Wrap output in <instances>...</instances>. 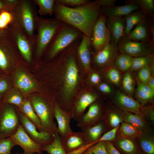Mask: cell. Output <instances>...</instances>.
I'll use <instances>...</instances> for the list:
<instances>
[{
    "instance_id": "1",
    "label": "cell",
    "mask_w": 154,
    "mask_h": 154,
    "mask_svg": "<svg viewBox=\"0 0 154 154\" xmlns=\"http://www.w3.org/2000/svg\"><path fill=\"white\" fill-rule=\"evenodd\" d=\"M101 11L98 0L75 8L66 7L55 1L54 14L55 18L78 29L91 38L94 23Z\"/></svg>"
},
{
    "instance_id": "2",
    "label": "cell",
    "mask_w": 154,
    "mask_h": 154,
    "mask_svg": "<svg viewBox=\"0 0 154 154\" xmlns=\"http://www.w3.org/2000/svg\"><path fill=\"white\" fill-rule=\"evenodd\" d=\"M80 41L75 42L63 50L61 58L65 71L63 95L60 102L58 104L62 110L70 113L72 108V99L78 80L76 51Z\"/></svg>"
},
{
    "instance_id": "3",
    "label": "cell",
    "mask_w": 154,
    "mask_h": 154,
    "mask_svg": "<svg viewBox=\"0 0 154 154\" xmlns=\"http://www.w3.org/2000/svg\"><path fill=\"white\" fill-rule=\"evenodd\" d=\"M64 23L55 18L47 19L38 17L37 23L35 44V55L39 60L51 43Z\"/></svg>"
},
{
    "instance_id": "4",
    "label": "cell",
    "mask_w": 154,
    "mask_h": 154,
    "mask_svg": "<svg viewBox=\"0 0 154 154\" xmlns=\"http://www.w3.org/2000/svg\"><path fill=\"white\" fill-rule=\"evenodd\" d=\"M35 4L33 0H20L12 12L14 21L31 37L35 40L37 15Z\"/></svg>"
},
{
    "instance_id": "5",
    "label": "cell",
    "mask_w": 154,
    "mask_h": 154,
    "mask_svg": "<svg viewBox=\"0 0 154 154\" xmlns=\"http://www.w3.org/2000/svg\"><path fill=\"white\" fill-rule=\"evenodd\" d=\"M83 35L78 29L64 23L45 52L47 58L53 59L73 43L81 39Z\"/></svg>"
},
{
    "instance_id": "6",
    "label": "cell",
    "mask_w": 154,
    "mask_h": 154,
    "mask_svg": "<svg viewBox=\"0 0 154 154\" xmlns=\"http://www.w3.org/2000/svg\"><path fill=\"white\" fill-rule=\"evenodd\" d=\"M5 31L24 60L28 63H31L33 51L35 49V40L30 37L14 21Z\"/></svg>"
},
{
    "instance_id": "7",
    "label": "cell",
    "mask_w": 154,
    "mask_h": 154,
    "mask_svg": "<svg viewBox=\"0 0 154 154\" xmlns=\"http://www.w3.org/2000/svg\"><path fill=\"white\" fill-rule=\"evenodd\" d=\"M30 101L45 131L53 134L57 132V127L54 121L55 102L49 103L37 96H33Z\"/></svg>"
},
{
    "instance_id": "8",
    "label": "cell",
    "mask_w": 154,
    "mask_h": 154,
    "mask_svg": "<svg viewBox=\"0 0 154 154\" xmlns=\"http://www.w3.org/2000/svg\"><path fill=\"white\" fill-rule=\"evenodd\" d=\"M18 112L8 105L0 112V139L10 137L17 131L20 124Z\"/></svg>"
},
{
    "instance_id": "9",
    "label": "cell",
    "mask_w": 154,
    "mask_h": 154,
    "mask_svg": "<svg viewBox=\"0 0 154 154\" xmlns=\"http://www.w3.org/2000/svg\"><path fill=\"white\" fill-rule=\"evenodd\" d=\"M119 52L132 57L154 54V46L147 42L131 40L124 36L117 44Z\"/></svg>"
},
{
    "instance_id": "10",
    "label": "cell",
    "mask_w": 154,
    "mask_h": 154,
    "mask_svg": "<svg viewBox=\"0 0 154 154\" xmlns=\"http://www.w3.org/2000/svg\"><path fill=\"white\" fill-rule=\"evenodd\" d=\"M106 17L101 11L93 27L91 38V46L96 53L110 40L111 36L106 25Z\"/></svg>"
},
{
    "instance_id": "11",
    "label": "cell",
    "mask_w": 154,
    "mask_h": 154,
    "mask_svg": "<svg viewBox=\"0 0 154 154\" xmlns=\"http://www.w3.org/2000/svg\"><path fill=\"white\" fill-rule=\"evenodd\" d=\"M125 36L131 40L147 42L154 46V20L146 17Z\"/></svg>"
},
{
    "instance_id": "12",
    "label": "cell",
    "mask_w": 154,
    "mask_h": 154,
    "mask_svg": "<svg viewBox=\"0 0 154 154\" xmlns=\"http://www.w3.org/2000/svg\"><path fill=\"white\" fill-rule=\"evenodd\" d=\"M5 32V35L0 38V68L4 70L18 60L17 52H19L13 42Z\"/></svg>"
},
{
    "instance_id": "13",
    "label": "cell",
    "mask_w": 154,
    "mask_h": 154,
    "mask_svg": "<svg viewBox=\"0 0 154 154\" xmlns=\"http://www.w3.org/2000/svg\"><path fill=\"white\" fill-rule=\"evenodd\" d=\"M18 116L20 124L35 142L42 146L47 144L53 140L54 134L39 131L35 126L19 110Z\"/></svg>"
},
{
    "instance_id": "14",
    "label": "cell",
    "mask_w": 154,
    "mask_h": 154,
    "mask_svg": "<svg viewBox=\"0 0 154 154\" xmlns=\"http://www.w3.org/2000/svg\"><path fill=\"white\" fill-rule=\"evenodd\" d=\"M119 52L117 44L111 37L107 44L94 54V62L98 66L108 67L113 64Z\"/></svg>"
},
{
    "instance_id": "15",
    "label": "cell",
    "mask_w": 154,
    "mask_h": 154,
    "mask_svg": "<svg viewBox=\"0 0 154 154\" xmlns=\"http://www.w3.org/2000/svg\"><path fill=\"white\" fill-rule=\"evenodd\" d=\"M10 137L17 145H19L23 149L24 154H42L40 149L41 145L31 138L20 124L16 133Z\"/></svg>"
},
{
    "instance_id": "16",
    "label": "cell",
    "mask_w": 154,
    "mask_h": 154,
    "mask_svg": "<svg viewBox=\"0 0 154 154\" xmlns=\"http://www.w3.org/2000/svg\"><path fill=\"white\" fill-rule=\"evenodd\" d=\"M104 113L101 104L96 101L89 106L87 112L79 119L77 125L80 128L94 125L104 120Z\"/></svg>"
},
{
    "instance_id": "17",
    "label": "cell",
    "mask_w": 154,
    "mask_h": 154,
    "mask_svg": "<svg viewBox=\"0 0 154 154\" xmlns=\"http://www.w3.org/2000/svg\"><path fill=\"white\" fill-rule=\"evenodd\" d=\"M114 102L122 111L133 114H142L143 106L137 100L120 91L116 92Z\"/></svg>"
},
{
    "instance_id": "18",
    "label": "cell",
    "mask_w": 154,
    "mask_h": 154,
    "mask_svg": "<svg viewBox=\"0 0 154 154\" xmlns=\"http://www.w3.org/2000/svg\"><path fill=\"white\" fill-rule=\"evenodd\" d=\"M54 118L57 120V132L63 137L72 131L70 126L72 118L70 113L62 110L55 101L54 108Z\"/></svg>"
},
{
    "instance_id": "19",
    "label": "cell",
    "mask_w": 154,
    "mask_h": 154,
    "mask_svg": "<svg viewBox=\"0 0 154 154\" xmlns=\"http://www.w3.org/2000/svg\"><path fill=\"white\" fill-rule=\"evenodd\" d=\"M111 142L121 154H140L141 151L137 139L117 135V138Z\"/></svg>"
},
{
    "instance_id": "20",
    "label": "cell",
    "mask_w": 154,
    "mask_h": 154,
    "mask_svg": "<svg viewBox=\"0 0 154 154\" xmlns=\"http://www.w3.org/2000/svg\"><path fill=\"white\" fill-rule=\"evenodd\" d=\"M97 95L89 93H84L77 100L70 112L72 119L78 122L84 115L86 108L96 101Z\"/></svg>"
},
{
    "instance_id": "21",
    "label": "cell",
    "mask_w": 154,
    "mask_h": 154,
    "mask_svg": "<svg viewBox=\"0 0 154 154\" xmlns=\"http://www.w3.org/2000/svg\"><path fill=\"white\" fill-rule=\"evenodd\" d=\"M91 47V38L83 35L76 48V54L80 62L86 70L90 68Z\"/></svg>"
},
{
    "instance_id": "22",
    "label": "cell",
    "mask_w": 154,
    "mask_h": 154,
    "mask_svg": "<svg viewBox=\"0 0 154 154\" xmlns=\"http://www.w3.org/2000/svg\"><path fill=\"white\" fill-rule=\"evenodd\" d=\"M61 138L62 145L67 153L74 151L88 144L82 132L72 131Z\"/></svg>"
},
{
    "instance_id": "23",
    "label": "cell",
    "mask_w": 154,
    "mask_h": 154,
    "mask_svg": "<svg viewBox=\"0 0 154 154\" xmlns=\"http://www.w3.org/2000/svg\"><path fill=\"white\" fill-rule=\"evenodd\" d=\"M106 25L112 38L117 44L119 40L125 36V23L124 17H106Z\"/></svg>"
},
{
    "instance_id": "24",
    "label": "cell",
    "mask_w": 154,
    "mask_h": 154,
    "mask_svg": "<svg viewBox=\"0 0 154 154\" xmlns=\"http://www.w3.org/2000/svg\"><path fill=\"white\" fill-rule=\"evenodd\" d=\"M80 128L88 143L96 144L103 134L108 131L104 120L93 126Z\"/></svg>"
},
{
    "instance_id": "25",
    "label": "cell",
    "mask_w": 154,
    "mask_h": 154,
    "mask_svg": "<svg viewBox=\"0 0 154 154\" xmlns=\"http://www.w3.org/2000/svg\"><path fill=\"white\" fill-rule=\"evenodd\" d=\"M122 112L123 122L132 125L141 133L151 129L149 123L142 114Z\"/></svg>"
},
{
    "instance_id": "26",
    "label": "cell",
    "mask_w": 154,
    "mask_h": 154,
    "mask_svg": "<svg viewBox=\"0 0 154 154\" xmlns=\"http://www.w3.org/2000/svg\"><path fill=\"white\" fill-rule=\"evenodd\" d=\"M140 9L139 5L134 3H128L125 5L116 6L101 9V11L106 17H124L131 13Z\"/></svg>"
},
{
    "instance_id": "27",
    "label": "cell",
    "mask_w": 154,
    "mask_h": 154,
    "mask_svg": "<svg viewBox=\"0 0 154 154\" xmlns=\"http://www.w3.org/2000/svg\"><path fill=\"white\" fill-rule=\"evenodd\" d=\"M137 87L135 92L136 100L143 106L150 103L154 97V91L147 84L141 82L136 78Z\"/></svg>"
},
{
    "instance_id": "28",
    "label": "cell",
    "mask_w": 154,
    "mask_h": 154,
    "mask_svg": "<svg viewBox=\"0 0 154 154\" xmlns=\"http://www.w3.org/2000/svg\"><path fill=\"white\" fill-rule=\"evenodd\" d=\"M19 108V111L35 126L39 131L46 132L42 127L40 121L34 111L30 100L24 99Z\"/></svg>"
},
{
    "instance_id": "29",
    "label": "cell",
    "mask_w": 154,
    "mask_h": 154,
    "mask_svg": "<svg viewBox=\"0 0 154 154\" xmlns=\"http://www.w3.org/2000/svg\"><path fill=\"white\" fill-rule=\"evenodd\" d=\"M15 79L17 86L24 92H31L36 87L35 82L31 77L22 71H18L16 72Z\"/></svg>"
},
{
    "instance_id": "30",
    "label": "cell",
    "mask_w": 154,
    "mask_h": 154,
    "mask_svg": "<svg viewBox=\"0 0 154 154\" xmlns=\"http://www.w3.org/2000/svg\"><path fill=\"white\" fill-rule=\"evenodd\" d=\"M137 140L141 152L146 154H154V137L151 129L141 133Z\"/></svg>"
},
{
    "instance_id": "31",
    "label": "cell",
    "mask_w": 154,
    "mask_h": 154,
    "mask_svg": "<svg viewBox=\"0 0 154 154\" xmlns=\"http://www.w3.org/2000/svg\"><path fill=\"white\" fill-rule=\"evenodd\" d=\"M125 19V36H126L134 27L147 17L140 9L124 17Z\"/></svg>"
},
{
    "instance_id": "32",
    "label": "cell",
    "mask_w": 154,
    "mask_h": 154,
    "mask_svg": "<svg viewBox=\"0 0 154 154\" xmlns=\"http://www.w3.org/2000/svg\"><path fill=\"white\" fill-rule=\"evenodd\" d=\"M104 120L108 131L123 122V112L112 110L105 112Z\"/></svg>"
},
{
    "instance_id": "33",
    "label": "cell",
    "mask_w": 154,
    "mask_h": 154,
    "mask_svg": "<svg viewBox=\"0 0 154 154\" xmlns=\"http://www.w3.org/2000/svg\"><path fill=\"white\" fill-rule=\"evenodd\" d=\"M61 139V137L56 132L54 133V139L51 142L41 146V151H45L49 154H67L63 147Z\"/></svg>"
},
{
    "instance_id": "34",
    "label": "cell",
    "mask_w": 154,
    "mask_h": 154,
    "mask_svg": "<svg viewBox=\"0 0 154 154\" xmlns=\"http://www.w3.org/2000/svg\"><path fill=\"white\" fill-rule=\"evenodd\" d=\"M125 2L126 4L132 3L138 5L147 17L154 20V0H128Z\"/></svg>"
},
{
    "instance_id": "35",
    "label": "cell",
    "mask_w": 154,
    "mask_h": 154,
    "mask_svg": "<svg viewBox=\"0 0 154 154\" xmlns=\"http://www.w3.org/2000/svg\"><path fill=\"white\" fill-rule=\"evenodd\" d=\"M34 3L38 7L37 13L40 16L49 15L51 16L54 14L55 0H33Z\"/></svg>"
},
{
    "instance_id": "36",
    "label": "cell",
    "mask_w": 154,
    "mask_h": 154,
    "mask_svg": "<svg viewBox=\"0 0 154 154\" xmlns=\"http://www.w3.org/2000/svg\"><path fill=\"white\" fill-rule=\"evenodd\" d=\"M154 64V54L132 57L130 70H139L146 66Z\"/></svg>"
},
{
    "instance_id": "37",
    "label": "cell",
    "mask_w": 154,
    "mask_h": 154,
    "mask_svg": "<svg viewBox=\"0 0 154 154\" xmlns=\"http://www.w3.org/2000/svg\"><path fill=\"white\" fill-rule=\"evenodd\" d=\"M132 58L126 54L119 52L113 64L119 71L126 72L130 69Z\"/></svg>"
},
{
    "instance_id": "38",
    "label": "cell",
    "mask_w": 154,
    "mask_h": 154,
    "mask_svg": "<svg viewBox=\"0 0 154 154\" xmlns=\"http://www.w3.org/2000/svg\"><path fill=\"white\" fill-rule=\"evenodd\" d=\"M141 133L130 124L123 122L119 129L117 135L128 138L137 139Z\"/></svg>"
},
{
    "instance_id": "39",
    "label": "cell",
    "mask_w": 154,
    "mask_h": 154,
    "mask_svg": "<svg viewBox=\"0 0 154 154\" xmlns=\"http://www.w3.org/2000/svg\"><path fill=\"white\" fill-rule=\"evenodd\" d=\"M121 83L126 95L132 97L134 94L135 83L132 75L129 71L126 72L124 74Z\"/></svg>"
},
{
    "instance_id": "40",
    "label": "cell",
    "mask_w": 154,
    "mask_h": 154,
    "mask_svg": "<svg viewBox=\"0 0 154 154\" xmlns=\"http://www.w3.org/2000/svg\"><path fill=\"white\" fill-rule=\"evenodd\" d=\"M107 68L106 74L107 79L114 84L119 86L121 83L122 79L120 71L113 64Z\"/></svg>"
},
{
    "instance_id": "41",
    "label": "cell",
    "mask_w": 154,
    "mask_h": 154,
    "mask_svg": "<svg viewBox=\"0 0 154 154\" xmlns=\"http://www.w3.org/2000/svg\"><path fill=\"white\" fill-rule=\"evenodd\" d=\"M14 16L11 12L4 11L0 13V30L3 31L7 28L14 21Z\"/></svg>"
},
{
    "instance_id": "42",
    "label": "cell",
    "mask_w": 154,
    "mask_h": 154,
    "mask_svg": "<svg viewBox=\"0 0 154 154\" xmlns=\"http://www.w3.org/2000/svg\"><path fill=\"white\" fill-rule=\"evenodd\" d=\"M17 145L11 137L0 139V154H11L12 148Z\"/></svg>"
},
{
    "instance_id": "43",
    "label": "cell",
    "mask_w": 154,
    "mask_h": 154,
    "mask_svg": "<svg viewBox=\"0 0 154 154\" xmlns=\"http://www.w3.org/2000/svg\"><path fill=\"white\" fill-rule=\"evenodd\" d=\"M154 64L146 66L138 70L137 78L141 82L147 84L153 74L151 70Z\"/></svg>"
},
{
    "instance_id": "44",
    "label": "cell",
    "mask_w": 154,
    "mask_h": 154,
    "mask_svg": "<svg viewBox=\"0 0 154 154\" xmlns=\"http://www.w3.org/2000/svg\"><path fill=\"white\" fill-rule=\"evenodd\" d=\"M90 1L89 0H56V2L67 7L75 8L83 5Z\"/></svg>"
},
{
    "instance_id": "45",
    "label": "cell",
    "mask_w": 154,
    "mask_h": 154,
    "mask_svg": "<svg viewBox=\"0 0 154 154\" xmlns=\"http://www.w3.org/2000/svg\"><path fill=\"white\" fill-rule=\"evenodd\" d=\"M120 125L104 133L98 141H109L111 142L115 140L117 137V132Z\"/></svg>"
},
{
    "instance_id": "46",
    "label": "cell",
    "mask_w": 154,
    "mask_h": 154,
    "mask_svg": "<svg viewBox=\"0 0 154 154\" xmlns=\"http://www.w3.org/2000/svg\"><path fill=\"white\" fill-rule=\"evenodd\" d=\"M89 148L93 154H109L105 141H99Z\"/></svg>"
},
{
    "instance_id": "47",
    "label": "cell",
    "mask_w": 154,
    "mask_h": 154,
    "mask_svg": "<svg viewBox=\"0 0 154 154\" xmlns=\"http://www.w3.org/2000/svg\"><path fill=\"white\" fill-rule=\"evenodd\" d=\"M141 113L149 123L153 125L154 123V110L153 106H143Z\"/></svg>"
},
{
    "instance_id": "48",
    "label": "cell",
    "mask_w": 154,
    "mask_h": 154,
    "mask_svg": "<svg viewBox=\"0 0 154 154\" xmlns=\"http://www.w3.org/2000/svg\"><path fill=\"white\" fill-rule=\"evenodd\" d=\"M24 100L23 97L18 94H14L8 97L7 99L8 104L16 106L19 107L22 104Z\"/></svg>"
},
{
    "instance_id": "49",
    "label": "cell",
    "mask_w": 154,
    "mask_h": 154,
    "mask_svg": "<svg viewBox=\"0 0 154 154\" xmlns=\"http://www.w3.org/2000/svg\"><path fill=\"white\" fill-rule=\"evenodd\" d=\"M101 9L110 7L114 5L117 1L116 0H98Z\"/></svg>"
},
{
    "instance_id": "50",
    "label": "cell",
    "mask_w": 154,
    "mask_h": 154,
    "mask_svg": "<svg viewBox=\"0 0 154 154\" xmlns=\"http://www.w3.org/2000/svg\"><path fill=\"white\" fill-rule=\"evenodd\" d=\"M10 11L12 12L18 5L20 0H4Z\"/></svg>"
},
{
    "instance_id": "51",
    "label": "cell",
    "mask_w": 154,
    "mask_h": 154,
    "mask_svg": "<svg viewBox=\"0 0 154 154\" xmlns=\"http://www.w3.org/2000/svg\"><path fill=\"white\" fill-rule=\"evenodd\" d=\"M107 150L109 154H121L109 141H105Z\"/></svg>"
},
{
    "instance_id": "52",
    "label": "cell",
    "mask_w": 154,
    "mask_h": 154,
    "mask_svg": "<svg viewBox=\"0 0 154 154\" xmlns=\"http://www.w3.org/2000/svg\"><path fill=\"white\" fill-rule=\"evenodd\" d=\"M99 89L102 92L106 94H110L112 91L110 86L105 83L101 84L99 86Z\"/></svg>"
},
{
    "instance_id": "53",
    "label": "cell",
    "mask_w": 154,
    "mask_h": 154,
    "mask_svg": "<svg viewBox=\"0 0 154 154\" xmlns=\"http://www.w3.org/2000/svg\"><path fill=\"white\" fill-rule=\"evenodd\" d=\"M90 80L92 83L96 84L99 83L100 78L99 74L94 72L91 75L90 77Z\"/></svg>"
},
{
    "instance_id": "54",
    "label": "cell",
    "mask_w": 154,
    "mask_h": 154,
    "mask_svg": "<svg viewBox=\"0 0 154 154\" xmlns=\"http://www.w3.org/2000/svg\"><path fill=\"white\" fill-rule=\"evenodd\" d=\"M8 87V84L5 80H2L0 81V93L5 92Z\"/></svg>"
},
{
    "instance_id": "55",
    "label": "cell",
    "mask_w": 154,
    "mask_h": 154,
    "mask_svg": "<svg viewBox=\"0 0 154 154\" xmlns=\"http://www.w3.org/2000/svg\"><path fill=\"white\" fill-rule=\"evenodd\" d=\"M4 11H10L5 0H0V13Z\"/></svg>"
},
{
    "instance_id": "56",
    "label": "cell",
    "mask_w": 154,
    "mask_h": 154,
    "mask_svg": "<svg viewBox=\"0 0 154 154\" xmlns=\"http://www.w3.org/2000/svg\"><path fill=\"white\" fill-rule=\"evenodd\" d=\"M147 84L151 89L154 91V77L153 74Z\"/></svg>"
},
{
    "instance_id": "57",
    "label": "cell",
    "mask_w": 154,
    "mask_h": 154,
    "mask_svg": "<svg viewBox=\"0 0 154 154\" xmlns=\"http://www.w3.org/2000/svg\"><path fill=\"white\" fill-rule=\"evenodd\" d=\"M83 154H93L89 148Z\"/></svg>"
},
{
    "instance_id": "58",
    "label": "cell",
    "mask_w": 154,
    "mask_h": 154,
    "mask_svg": "<svg viewBox=\"0 0 154 154\" xmlns=\"http://www.w3.org/2000/svg\"><path fill=\"white\" fill-rule=\"evenodd\" d=\"M5 34V33L4 31L0 30V38L4 36Z\"/></svg>"
},
{
    "instance_id": "59",
    "label": "cell",
    "mask_w": 154,
    "mask_h": 154,
    "mask_svg": "<svg viewBox=\"0 0 154 154\" xmlns=\"http://www.w3.org/2000/svg\"><path fill=\"white\" fill-rule=\"evenodd\" d=\"M140 154H146L141 151V153H140Z\"/></svg>"
},
{
    "instance_id": "60",
    "label": "cell",
    "mask_w": 154,
    "mask_h": 154,
    "mask_svg": "<svg viewBox=\"0 0 154 154\" xmlns=\"http://www.w3.org/2000/svg\"><path fill=\"white\" fill-rule=\"evenodd\" d=\"M20 154H24L23 153H20ZM37 154V153H31V154Z\"/></svg>"
},
{
    "instance_id": "61",
    "label": "cell",
    "mask_w": 154,
    "mask_h": 154,
    "mask_svg": "<svg viewBox=\"0 0 154 154\" xmlns=\"http://www.w3.org/2000/svg\"><path fill=\"white\" fill-rule=\"evenodd\" d=\"M14 154H20V153H15Z\"/></svg>"
},
{
    "instance_id": "62",
    "label": "cell",
    "mask_w": 154,
    "mask_h": 154,
    "mask_svg": "<svg viewBox=\"0 0 154 154\" xmlns=\"http://www.w3.org/2000/svg\"></svg>"
}]
</instances>
